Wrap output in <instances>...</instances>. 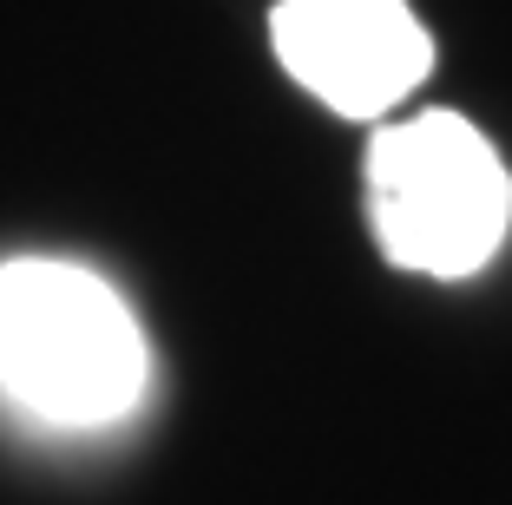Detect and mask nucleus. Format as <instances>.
<instances>
[{
    "label": "nucleus",
    "instance_id": "f03ea898",
    "mask_svg": "<svg viewBox=\"0 0 512 505\" xmlns=\"http://www.w3.org/2000/svg\"><path fill=\"white\" fill-rule=\"evenodd\" d=\"M368 217L394 269L460 283L506 243L512 178L480 125L421 112L368 145Z\"/></svg>",
    "mask_w": 512,
    "mask_h": 505
},
{
    "label": "nucleus",
    "instance_id": "7ed1b4c3",
    "mask_svg": "<svg viewBox=\"0 0 512 505\" xmlns=\"http://www.w3.org/2000/svg\"><path fill=\"white\" fill-rule=\"evenodd\" d=\"M270 40L283 73L342 119H381L434 66V40L407 0H283Z\"/></svg>",
    "mask_w": 512,
    "mask_h": 505
},
{
    "label": "nucleus",
    "instance_id": "f257e3e1",
    "mask_svg": "<svg viewBox=\"0 0 512 505\" xmlns=\"http://www.w3.org/2000/svg\"><path fill=\"white\" fill-rule=\"evenodd\" d=\"M151 387V348L106 276L53 256L0 263V394L46 427H112Z\"/></svg>",
    "mask_w": 512,
    "mask_h": 505
}]
</instances>
